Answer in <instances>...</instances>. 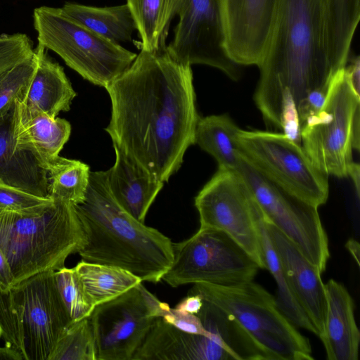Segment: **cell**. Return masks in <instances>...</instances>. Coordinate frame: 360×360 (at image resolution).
Wrapping results in <instances>:
<instances>
[{
    "instance_id": "60d3db41",
    "label": "cell",
    "mask_w": 360,
    "mask_h": 360,
    "mask_svg": "<svg viewBox=\"0 0 360 360\" xmlns=\"http://www.w3.org/2000/svg\"><path fill=\"white\" fill-rule=\"evenodd\" d=\"M13 278L8 262L0 250V285L6 290H10L13 287Z\"/></svg>"
},
{
    "instance_id": "7c38bea8",
    "label": "cell",
    "mask_w": 360,
    "mask_h": 360,
    "mask_svg": "<svg viewBox=\"0 0 360 360\" xmlns=\"http://www.w3.org/2000/svg\"><path fill=\"white\" fill-rule=\"evenodd\" d=\"M168 307L142 282L96 306L89 319L97 360H132L156 320Z\"/></svg>"
},
{
    "instance_id": "1f68e13d",
    "label": "cell",
    "mask_w": 360,
    "mask_h": 360,
    "mask_svg": "<svg viewBox=\"0 0 360 360\" xmlns=\"http://www.w3.org/2000/svg\"><path fill=\"white\" fill-rule=\"evenodd\" d=\"M37 66L34 53L0 75V117L8 113L15 100L24 97Z\"/></svg>"
},
{
    "instance_id": "44dd1931",
    "label": "cell",
    "mask_w": 360,
    "mask_h": 360,
    "mask_svg": "<svg viewBox=\"0 0 360 360\" xmlns=\"http://www.w3.org/2000/svg\"><path fill=\"white\" fill-rule=\"evenodd\" d=\"M37 66L31 83L21 101L27 108L42 112L51 117L68 111L77 93L63 68L37 44L34 48Z\"/></svg>"
},
{
    "instance_id": "ee69618b",
    "label": "cell",
    "mask_w": 360,
    "mask_h": 360,
    "mask_svg": "<svg viewBox=\"0 0 360 360\" xmlns=\"http://www.w3.org/2000/svg\"><path fill=\"white\" fill-rule=\"evenodd\" d=\"M347 176H349L354 182L356 195L359 198L360 193V166L358 163L353 162L348 170Z\"/></svg>"
},
{
    "instance_id": "7a4b0ae2",
    "label": "cell",
    "mask_w": 360,
    "mask_h": 360,
    "mask_svg": "<svg viewBox=\"0 0 360 360\" xmlns=\"http://www.w3.org/2000/svg\"><path fill=\"white\" fill-rule=\"evenodd\" d=\"M254 101L264 118L281 130L282 104L298 103L328 84L335 70L328 44L323 0H278Z\"/></svg>"
},
{
    "instance_id": "d590c367",
    "label": "cell",
    "mask_w": 360,
    "mask_h": 360,
    "mask_svg": "<svg viewBox=\"0 0 360 360\" xmlns=\"http://www.w3.org/2000/svg\"><path fill=\"white\" fill-rule=\"evenodd\" d=\"M52 200L51 198L39 197L18 188L0 183V212L28 210Z\"/></svg>"
},
{
    "instance_id": "4316f807",
    "label": "cell",
    "mask_w": 360,
    "mask_h": 360,
    "mask_svg": "<svg viewBox=\"0 0 360 360\" xmlns=\"http://www.w3.org/2000/svg\"><path fill=\"white\" fill-rule=\"evenodd\" d=\"M74 268L94 307L115 299L143 282L132 273L115 266L82 260Z\"/></svg>"
},
{
    "instance_id": "f546056e",
    "label": "cell",
    "mask_w": 360,
    "mask_h": 360,
    "mask_svg": "<svg viewBox=\"0 0 360 360\" xmlns=\"http://www.w3.org/2000/svg\"><path fill=\"white\" fill-rule=\"evenodd\" d=\"M49 197L74 205L81 203L87 190L90 168L79 160L58 155L46 167Z\"/></svg>"
},
{
    "instance_id": "f1b7e54d",
    "label": "cell",
    "mask_w": 360,
    "mask_h": 360,
    "mask_svg": "<svg viewBox=\"0 0 360 360\" xmlns=\"http://www.w3.org/2000/svg\"><path fill=\"white\" fill-rule=\"evenodd\" d=\"M261 244L266 269L277 285L278 306L288 319L297 327L309 330L318 336L316 329L300 305L288 283L278 255L269 237L263 216L259 221Z\"/></svg>"
},
{
    "instance_id": "8d00e7d4",
    "label": "cell",
    "mask_w": 360,
    "mask_h": 360,
    "mask_svg": "<svg viewBox=\"0 0 360 360\" xmlns=\"http://www.w3.org/2000/svg\"><path fill=\"white\" fill-rule=\"evenodd\" d=\"M161 318L182 331L205 335H211V333L205 330L197 314L179 311L169 307Z\"/></svg>"
},
{
    "instance_id": "52a82bcc",
    "label": "cell",
    "mask_w": 360,
    "mask_h": 360,
    "mask_svg": "<svg viewBox=\"0 0 360 360\" xmlns=\"http://www.w3.org/2000/svg\"><path fill=\"white\" fill-rule=\"evenodd\" d=\"M173 261L162 280L172 287L207 283L231 286L253 281L259 266L224 232L200 228L191 238L173 243Z\"/></svg>"
},
{
    "instance_id": "b9f144b4",
    "label": "cell",
    "mask_w": 360,
    "mask_h": 360,
    "mask_svg": "<svg viewBox=\"0 0 360 360\" xmlns=\"http://www.w3.org/2000/svg\"><path fill=\"white\" fill-rule=\"evenodd\" d=\"M0 360H24V358L19 351L5 345L0 347Z\"/></svg>"
},
{
    "instance_id": "5bb4252c",
    "label": "cell",
    "mask_w": 360,
    "mask_h": 360,
    "mask_svg": "<svg viewBox=\"0 0 360 360\" xmlns=\"http://www.w3.org/2000/svg\"><path fill=\"white\" fill-rule=\"evenodd\" d=\"M173 40L167 46L170 55L187 65H206L237 80L238 65L226 54L219 0H186L179 14Z\"/></svg>"
},
{
    "instance_id": "7bdbcfd3",
    "label": "cell",
    "mask_w": 360,
    "mask_h": 360,
    "mask_svg": "<svg viewBox=\"0 0 360 360\" xmlns=\"http://www.w3.org/2000/svg\"><path fill=\"white\" fill-rule=\"evenodd\" d=\"M359 127H360V108L355 112L352 124V147L356 150H359Z\"/></svg>"
},
{
    "instance_id": "277c9868",
    "label": "cell",
    "mask_w": 360,
    "mask_h": 360,
    "mask_svg": "<svg viewBox=\"0 0 360 360\" xmlns=\"http://www.w3.org/2000/svg\"><path fill=\"white\" fill-rule=\"evenodd\" d=\"M85 243L75 205L60 200L25 211L0 212V250L13 286L37 274L57 271Z\"/></svg>"
},
{
    "instance_id": "e575fe53",
    "label": "cell",
    "mask_w": 360,
    "mask_h": 360,
    "mask_svg": "<svg viewBox=\"0 0 360 360\" xmlns=\"http://www.w3.org/2000/svg\"><path fill=\"white\" fill-rule=\"evenodd\" d=\"M34 51L33 42L27 34H1L0 75L31 56Z\"/></svg>"
},
{
    "instance_id": "ffe728a7",
    "label": "cell",
    "mask_w": 360,
    "mask_h": 360,
    "mask_svg": "<svg viewBox=\"0 0 360 360\" xmlns=\"http://www.w3.org/2000/svg\"><path fill=\"white\" fill-rule=\"evenodd\" d=\"M326 314L319 337L328 360H358L360 332L353 299L345 286L331 278L324 283Z\"/></svg>"
},
{
    "instance_id": "cb8c5ba5",
    "label": "cell",
    "mask_w": 360,
    "mask_h": 360,
    "mask_svg": "<svg viewBox=\"0 0 360 360\" xmlns=\"http://www.w3.org/2000/svg\"><path fill=\"white\" fill-rule=\"evenodd\" d=\"M186 0H127L141 39V49L153 51L166 45L172 20Z\"/></svg>"
},
{
    "instance_id": "9c48e42d",
    "label": "cell",
    "mask_w": 360,
    "mask_h": 360,
    "mask_svg": "<svg viewBox=\"0 0 360 360\" xmlns=\"http://www.w3.org/2000/svg\"><path fill=\"white\" fill-rule=\"evenodd\" d=\"M360 96L352 89L345 68L333 76L322 108L300 128L302 147L322 173L347 177L352 160V124Z\"/></svg>"
},
{
    "instance_id": "e0dca14e",
    "label": "cell",
    "mask_w": 360,
    "mask_h": 360,
    "mask_svg": "<svg viewBox=\"0 0 360 360\" xmlns=\"http://www.w3.org/2000/svg\"><path fill=\"white\" fill-rule=\"evenodd\" d=\"M236 360L217 335L189 333L158 318L132 360Z\"/></svg>"
},
{
    "instance_id": "6da1fadb",
    "label": "cell",
    "mask_w": 360,
    "mask_h": 360,
    "mask_svg": "<svg viewBox=\"0 0 360 360\" xmlns=\"http://www.w3.org/2000/svg\"><path fill=\"white\" fill-rule=\"evenodd\" d=\"M191 65L169 53L141 49L130 67L105 89L111 117L105 130L112 143L162 182L181 167L195 144L200 116Z\"/></svg>"
},
{
    "instance_id": "484cf974",
    "label": "cell",
    "mask_w": 360,
    "mask_h": 360,
    "mask_svg": "<svg viewBox=\"0 0 360 360\" xmlns=\"http://www.w3.org/2000/svg\"><path fill=\"white\" fill-rule=\"evenodd\" d=\"M328 44L336 71L345 68L360 18V0H323Z\"/></svg>"
},
{
    "instance_id": "30bf717a",
    "label": "cell",
    "mask_w": 360,
    "mask_h": 360,
    "mask_svg": "<svg viewBox=\"0 0 360 360\" xmlns=\"http://www.w3.org/2000/svg\"><path fill=\"white\" fill-rule=\"evenodd\" d=\"M200 228L221 231L266 269L259 221L264 216L250 186L236 169L218 167L195 198Z\"/></svg>"
},
{
    "instance_id": "8fae6325",
    "label": "cell",
    "mask_w": 360,
    "mask_h": 360,
    "mask_svg": "<svg viewBox=\"0 0 360 360\" xmlns=\"http://www.w3.org/2000/svg\"><path fill=\"white\" fill-rule=\"evenodd\" d=\"M236 170L250 186L265 220L290 240L321 274L324 272L330 252L327 233L318 208L290 194L267 179L242 154Z\"/></svg>"
},
{
    "instance_id": "3957f363",
    "label": "cell",
    "mask_w": 360,
    "mask_h": 360,
    "mask_svg": "<svg viewBox=\"0 0 360 360\" xmlns=\"http://www.w3.org/2000/svg\"><path fill=\"white\" fill-rule=\"evenodd\" d=\"M85 243L83 261L117 266L158 283L173 261L172 240L124 211L112 195L105 171L90 172L84 200L75 205Z\"/></svg>"
},
{
    "instance_id": "d6a6232c",
    "label": "cell",
    "mask_w": 360,
    "mask_h": 360,
    "mask_svg": "<svg viewBox=\"0 0 360 360\" xmlns=\"http://www.w3.org/2000/svg\"><path fill=\"white\" fill-rule=\"evenodd\" d=\"M54 277L72 322L89 318L95 307L87 297L75 268L64 266L55 271Z\"/></svg>"
},
{
    "instance_id": "2e32d148",
    "label": "cell",
    "mask_w": 360,
    "mask_h": 360,
    "mask_svg": "<svg viewBox=\"0 0 360 360\" xmlns=\"http://www.w3.org/2000/svg\"><path fill=\"white\" fill-rule=\"evenodd\" d=\"M264 221L291 290L319 338L323 330L327 307L322 274L280 230Z\"/></svg>"
},
{
    "instance_id": "bcb514c9",
    "label": "cell",
    "mask_w": 360,
    "mask_h": 360,
    "mask_svg": "<svg viewBox=\"0 0 360 360\" xmlns=\"http://www.w3.org/2000/svg\"><path fill=\"white\" fill-rule=\"evenodd\" d=\"M3 337V330H2V328L0 326V338Z\"/></svg>"
},
{
    "instance_id": "d4e9b609",
    "label": "cell",
    "mask_w": 360,
    "mask_h": 360,
    "mask_svg": "<svg viewBox=\"0 0 360 360\" xmlns=\"http://www.w3.org/2000/svg\"><path fill=\"white\" fill-rule=\"evenodd\" d=\"M240 129L227 115L200 117L195 143L214 158L218 167L236 169L241 155L237 140Z\"/></svg>"
},
{
    "instance_id": "603a6c76",
    "label": "cell",
    "mask_w": 360,
    "mask_h": 360,
    "mask_svg": "<svg viewBox=\"0 0 360 360\" xmlns=\"http://www.w3.org/2000/svg\"><path fill=\"white\" fill-rule=\"evenodd\" d=\"M61 9L79 24L114 43L131 41L136 30L134 17L127 4L95 7L66 2Z\"/></svg>"
},
{
    "instance_id": "74e56055",
    "label": "cell",
    "mask_w": 360,
    "mask_h": 360,
    "mask_svg": "<svg viewBox=\"0 0 360 360\" xmlns=\"http://www.w3.org/2000/svg\"><path fill=\"white\" fill-rule=\"evenodd\" d=\"M330 82L311 91L298 103L296 109L300 129L309 117L316 114L322 108L328 93Z\"/></svg>"
},
{
    "instance_id": "83f0119b",
    "label": "cell",
    "mask_w": 360,
    "mask_h": 360,
    "mask_svg": "<svg viewBox=\"0 0 360 360\" xmlns=\"http://www.w3.org/2000/svg\"><path fill=\"white\" fill-rule=\"evenodd\" d=\"M197 315L205 330L218 335L236 360H269L239 323L215 305L203 300Z\"/></svg>"
},
{
    "instance_id": "ac0fdd59",
    "label": "cell",
    "mask_w": 360,
    "mask_h": 360,
    "mask_svg": "<svg viewBox=\"0 0 360 360\" xmlns=\"http://www.w3.org/2000/svg\"><path fill=\"white\" fill-rule=\"evenodd\" d=\"M12 133L16 146L31 153L46 169L69 140L71 125L65 119L51 117L15 100Z\"/></svg>"
},
{
    "instance_id": "7402d4cb",
    "label": "cell",
    "mask_w": 360,
    "mask_h": 360,
    "mask_svg": "<svg viewBox=\"0 0 360 360\" xmlns=\"http://www.w3.org/2000/svg\"><path fill=\"white\" fill-rule=\"evenodd\" d=\"M12 121L13 108L0 117V183L49 198L47 171L31 153L16 146Z\"/></svg>"
},
{
    "instance_id": "836d02e7",
    "label": "cell",
    "mask_w": 360,
    "mask_h": 360,
    "mask_svg": "<svg viewBox=\"0 0 360 360\" xmlns=\"http://www.w3.org/2000/svg\"><path fill=\"white\" fill-rule=\"evenodd\" d=\"M0 326L6 345L19 351L23 358L25 352L21 322L15 309L11 289L6 290L0 285Z\"/></svg>"
},
{
    "instance_id": "d6986e66",
    "label": "cell",
    "mask_w": 360,
    "mask_h": 360,
    "mask_svg": "<svg viewBox=\"0 0 360 360\" xmlns=\"http://www.w3.org/2000/svg\"><path fill=\"white\" fill-rule=\"evenodd\" d=\"M115 162L106 172L108 188L120 206L136 220L146 216L164 182L143 167L121 148L112 143Z\"/></svg>"
},
{
    "instance_id": "5b68a950",
    "label": "cell",
    "mask_w": 360,
    "mask_h": 360,
    "mask_svg": "<svg viewBox=\"0 0 360 360\" xmlns=\"http://www.w3.org/2000/svg\"><path fill=\"white\" fill-rule=\"evenodd\" d=\"M188 292L233 317L269 360L314 359L309 340L282 312L276 298L253 281L231 286L195 283Z\"/></svg>"
},
{
    "instance_id": "ba28073f",
    "label": "cell",
    "mask_w": 360,
    "mask_h": 360,
    "mask_svg": "<svg viewBox=\"0 0 360 360\" xmlns=\"http://www.w3.org/2000/svg\"><path fill=\"white\" fill-rule=\"evenodd\" d=\"M242 155L262 174L300 200L316 207L328 198V176L313 165L301 144L283 133L240 129Z\"/></svg>"
},
{
    "instance_id": "9a60e30c",
    "label": "cell",
    "mask_w": 360,
    "mask_h": 360,
    "mask_svg": "<svg viewBox=\"0 0 360 360\" xmlns=\"http://www.w3.org/2000/svg\"><path fill=\"white\" fill-rule=\"evenodd\" d=\"M278 0H219L224 48L238 65L258 66L265 53Z\"/></svg>"
},
{
    "instance_id": "8992f818",
    "label": "cell",
    "mask_w": 360,
    "mask_h": 360,
    "mask_svg": "<svg viewBox=\"0 0 360 360\" xmlns=\"http://www.w3.org/2000/svg\"><path fill=\"white\" fill-rule=\"evenodd\" d=\"M33 25L39 44L58 54L84 79L104 88L126 71L137 55L79 24L61 8H34Z\"/></svg>"
},
{
    "instance_id": "4fadbf2b",
    "label": "cell",
    "mask_w": 360,
    "mask_h": 360,
    "mask_svg": "<svg viewBox=\"0 0 360 360\" xmlns=\"http://www.w3.org/2000/svg\"><path fill=\"white\" fill-rule=\"evenodd\" d=\"M54 272L37 274L11 288L22 326L25 360H49L59 338L72 323Z\"/></svg>"
},
{
    "instance_id": "f6af8a7d",
    "label": "cell",
    "mask_w": 360,
    "mask_h": 360,
    "mask_svg": "<svg viewBox=\"0 0 360 360\" xmlns=\"http://www.w3.org/2000/svg\"><path fill=\"white\" fill-rule=\"evenodd\" d=\"M345 248L355 260L356 265L359 266L360 245L359 242L354 238H349L345 244Z\"/></svg>"
},
{
    "instance_id": "ab89813d",
    "label": "cell",
    "mask_w": 360,
    "mask_h": 360,
    "mask_svg": "<svg viewBox=\"0 0 360 360\" xmlns=\"http://www.w3.org/2000/svg\"><path fill=\"white\" fill-rule=\"evenodd\" d=\"M345 73L347 79L355 91V93L359 95V87H360V62L359 57L356 56L353 58L350 65L348 68H345Z\"/></svg>"
},
{
    "instance_id": "f35d334b",
    "label": "cell",
    "mask_w": 360,
    "mask_h": 360,
    "mask_svg": "<svg viewBox=\"0 0 360 360\" xmlns=\"http://www.w3.org/2000/svg\"><path fill=\"white\" fill-rule=\"evenodd\" d=\"M202 304L203 300L200 295L188 292L187 296L176 304L175 309L179 311L197 314Z\"/></svg>"
},
{
    "instance_id": "4dcf8cb0",
    "label": "cell",
    "mask_w": 360,
    "mask_h": 360,
    "mask_svg": "<svg viewBox=\"0 0 360 360\" xmlns=\"http://www.w3.org/2000/svg\"><path fill=\"white\" fill-rule=\"evenodd\" d=\"M49 360H97L89 318L72 322L62 333Z\"/></svg>"
}]
</instances>
